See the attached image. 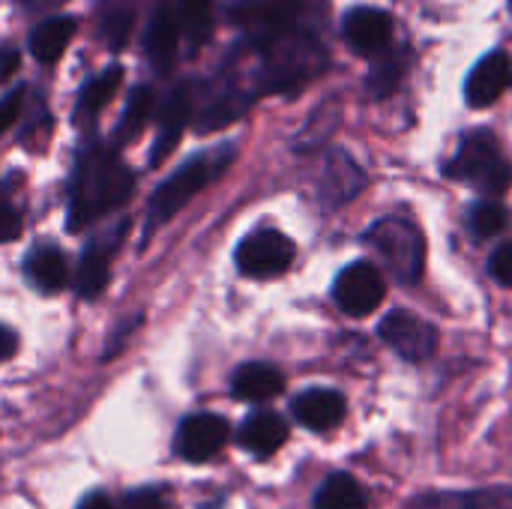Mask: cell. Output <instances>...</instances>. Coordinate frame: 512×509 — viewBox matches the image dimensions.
<instances>
[{
  "mask_svg": "<svg viewBox=\"0 0 512 509\" xmlns=\"http://www.w3.org/2000/svg\"><path fill=\"white\" fill-rule=\"evenodd\" d=\"M75 285H78V294L84 300H96L105 285H108V249L102 246H87L84 258H81V267H78V276H75Z\"/></svg>",
  "mask_w": 512,
  "mask_h": 509,
  "instance_id": "44dd1931",
  "label": "cell"
},
{
  "mask_svg": "<svg viewBox=\"0 0 512 509\" xmlns=\"http://www.w3.org/2000/svg\"><path fill=\"white\" fill-rule=\"evenodd\" d=\"M387 288H384V276L375 264L369 261H354L348 264L336 285H333V297L339 303V309L351 318H366L372 315L381 300H384Z\"/></svg>",
  "mask_w": 512,
  "mask_h": 509,
  "instance_id": "52a82bcc",
  "label": "cell"
},
{
  "mask_svg": "<svg viewBox=\"0 0 512 509\" xmlns=\"http://www.w3.org/2000/svg\"><path fill=\"white\" fill-rule=\"evenodd\" d=\"M378 333L408 363H423V360H429L438 351V330L429 321H423L420 315L405 312V309L390 312L381 321Z\"/></svg>",
  "mask_w": 512,
  "mask_h": 509,
  "instance_id": "ba28073f",
  "label": "cell"
},
{
  "mask_svg": "<svg viewBox=\"0 0 512 509\" xmlns=\"http://www.w3.org/2000/svg\"><path fill=\"white\" fill-rule=\"evenodd\" d=\"M285 441H288V423H285L279 414H273V411H258V414H252V417L243 423V429H240V444H243L252 456H258V459L273 456Z\"/></svg>",
  "mask_w": 512,
  "mask_h": 509,
  "instance_id": "9a60e30c",
  "label": "cell"
},
{
  "mask_svg": "<svg viewBox=\"0 0 512 509\" xmlns=\"http://www.w3.org/2000/svg\"><path fill=\"white\" fill-rule=\"evenodd\" d=\"M489 270H492V276H495L501 285L512 288V243H501V246L495 249V255H492V261H489Z\"/></svg>",
  "mask_w": 512,
  "mask_h": 509,
  "instance_id": "f1b7e54d",
  "label": "cell"
},
{
  "mask_svg": "<svg viewBox=\"0 0 512 509\" xmlns=\"http://www.w3.org/2000/svg\"><path fill=\"white\" fill-rule=\"evenodd\" d=\"M21 99H24V90H12L9 96L0 99V132H6V129L18 120V114H21Z\"/></svg>",
  "mask_w": 512,
  "mask_h": 509,
  "instance_id": "1f68e13d",
  "label": "cell"
},
{
  "mask_svg": "<svg viewBox=\"0 0 512 509\" xmlns=\"http://www.w3.org/2000/svg\"><path fill=\"white\" fill-rule=\"evenodd\" d=\"M246 105H249V96H243V93H225V96L213 99L198 117V132H213V129L234 123L246 111Z\"/></svg>",
  "mask_w": 512,
  "mask_h": 509,
  "instance_id": "d4e9b609",
  "label": "cell"
},
{
  "mask_svg": "<svg viewBox=\"0 0 512 509\" xmlns=\"http://www.w3.org/2000/svg\"><path fill=\"white\" fill-rule=\"evenodd\" d=\"M306 3L309 0H237L231 6V18L249 33L258 48H264L297 30V18L303 15Z\"/></svg>",
  "mask_w": 512,
  "mask_h": 509,
  "instance_id": "277c9868",
  "label": "cell"
},
{
  "mask_svg": "<svg viewBox=\"0 0 512 509\" xmlns=\"http://www.w3.org/2000/svg\"><path fill=\"white\" fill-rule=\"evenodd\" d=\"M78 509H117V507L111 504V498H108L105 492H90V495L78 504Z\"/></svg>",
  "mask_w": 512,
  "mask_h": 509,
  "instance_id": "d6a6232c",
  "label": "cell"
},
{
  "mask_svg": "<svg viewBox=\"0 0 512 509\" xmlns=\"http://www.w3.org/2000/svg\"><path fill=\"white\" fill-rule=\"evenodd\" d=\"M132 174L129 168L111 153V150H90L81 156L75 183H72V201H69V231H81L93 219L117 210L132 195Z\"/></svg>",
  "mask_w": 512,
  "mask_h": 509,
  "instance_id": "6da1fadb",
  "label": "cell"
},
{
  "mask_svg": "<svg viewBox=\"0 0 512 509\" xmlns=\"http://www.w3.org/2000/svg\"><path fill=\"white\" fill-rule=\"evenodd\" d=\"M120 84H123V69L120 66H108L105 72H99L96 78H90L84 84V90H81V102H78L81 114L96 117L114 99V93L120 90Z\"/></svg>",
  "mask_w": 512,
  "mask_h": 509,
  "instance_id": "7402d4cb",
  "label": "cell"
},
{
  "mask_svg": "<svg viewBox=\"0 0 512 509\" xmlns=\"http://www.w3.org/2000/svg\"><path fill=\"white\" fill-rule=\"evenodd\" d=\"M408 509H512V492H447L417 498Z\"/></svg>",
  "mask_w": 512,
  "mask_h": 509,
  "instance_id": "ac0fdd59",
  "label": "cell"
},
{
  "mask_svg": "<svg viewBox=\"0 0 512 509\" xmlns=\"http://www.w3.org/2000/svg\"><path fill=\"white\" fill-rule=\"evenodd\" d=\"M177 15L192 48H201L213 36V0H177Z\"/></svg>",
  "mask_w": 512,
  "mask_h": 509,
  "instance_id": "603a6c76",
  "label": "cell"
},
{
  "mask_svg": "<svg viewBox=\"0 0 512 509\" xmlns=\"http://www.w3.org/2000/svg\"><path fill=\"white\" fill-rule=\"evenodd\" d=\"M225 162H210L207 156H195L186 165H180L165 183H159V189L150 198V222L162 225L168 219H174L222 168Z\"/></svg>",
  "mask_w": 512,
  "mask_h": 509,
  "instance_id": "5b68a950",
  "label": "cell"
},
{
  "mask_svg": "<svg viewBox=\"0 0 512 509\" xmlns=\"http://www.w3.org/2000/svg\"><path fill=\"white\" fill-rule=\"evenodd\" d=\"M315 509H369L366 489L345 471L330 474L315 495Z\"/></svg>",
  "mask_w": 512,
  "mask_h": 509,
  "instance_id": "d6986e66",
  "label": "cell"
},
{
  "mask_svg": "<svg viewBox=\"0 0 512 509\" xmlns=\"http://www.w3.org/2000/svg\"><path fill=\"white\" fill-rule=\"evenodd\" d=\"M75 18L69 15H57V18H48L42 21L33 33H30V51L39 63H54L60 60V54L66 51V45L72 42L75 36Z\"/></svg>",
  "mask_w": 512,
  "mask_h": 509,
  "instance_id": "e0dca14e",
  "label": "cell"
},
{
  "mask_svg": "<svg viewBox=\"0 0 512 509\" xmlns=\"http://www.w3.org/2000/svg\"><path fill=\"white\" fill-rule=\"evenodd\" d=\"M21 234V213L0 192V243H9Z\"/></svg>",
  "mask_w": 512,
  "mask_h": 509,
  "instance_id": "f546056e",
  "label": "cell"
},
{
  "mask_svg": "<svg viewBox=\"0 0 512 509\" xmlns=\"http://www.w3.org/2000/svg\"><path fill=\"white\" fill-rule=\"evenodd\" d=\"M228 435H231V429H228L225 417L192 414L177 429V453L186 462H207L225 447Z\"/></svg>",
  "mask_w": 512,
  "mask_h": 509,
  "instance_id": "9c48e42d",
  "label": "cell"
},
{
  "mask_svg": "<svg viewBox=\"0 0 512 509\" xmlns=\"http://www.w3.org/2000/svg\"><path fill=\"white\" fill-rule=\"evenodd\" d=\"M294 255H297V249H294L291 237H285L282 231L264 228V231L249 234L240 243V249H237V267H240L243 276L270 279V276L285 273L294 264Z\"/></svg>",
  "mask_w": 512,
  "mask_h": 509,
  "instance_id": "8992f818",
  "label": "cell"
},
{
  "mask_svg": "<svg viewBox=\"0 0 512 509\" xmlns=\"http://www.w3.org/2000/svg\"><path fill=\"white\" fill-rule=\"evenodd\" d=\"M369 240L399 282L411 285L423 276L426 243H423V234L408 219L387 216V219L375 222L369 228Z\"/></svg>",
  "mask_w": 512,
  "mask_h": 509,
  "instance_id": "3957f363",
  "label": "cell"
},
{
  "mask_svg": "<svg viewBox=\"0 0 512 509\" xmlns=\"http://www.w3.org/2000/svg\"><path fill=\"white\" fill-rule=\"evenodd\" d=\"M150 114H153V90L150 87H135L132 96H129V102H126V111L120 117L117 138L120 141H135L144 132Z\"/></svg>",
  "mask_w": 512,
  "mask_h": 509,
  "instance_id": "cb8c5ba5",
  "label": "cell"
},
{
  "mask_svg": "<svg viewBox=\"0 0 512 509\" xmlns=\"http://www.w3.org/2000/svg\"><path fill=\"white\" fill-rule=\"evenodd\" d=\"M399 66L396 63H384V66H378L375 72H372V78H369V87L375 90V96L381 99V96H387L396 84H399Z\"/></svg>",
  "mask_w": 512,
  "mask_h": 509,
  "instance_id": "4dcf8cb0",
  "label": "cell"
},
{
  "mask_svg": "<svg viewBox=\"0 0 512 509\" xmlns=\"http://www.w3.org/2000/svg\"><path fill=\"white\" fill-rule=\"evenodd\" d=\"M180 15H177V6L171 3H159L147 21V33H144V51H147V60L153 63L156 72H168L174 66V57H177V42H180Z\"/></svg>",
  "mask_w": 512,
  "mask_h": 509,
  "instance_id": "30bf717a",
  "label": "cell"
},
{
  "mask_svg": "<svg viewBox=\"0 0 512 509\" xmlns=\"http://www.w3.org/2000/svg\"><path fill=\"white\" fill-rule=\"evenodd\" d=\"M447 174L471 183L483 195H504L512 186V165L492 132H471L450 159Z\"/></svg>",
  "mask_w": 512,
  "mask_h": 509,
  "instance_id": "7a4b0ae2",
  "label": "cell"
},
{
  "mask_svg": "<svg viewBox=\"0 0 512 509\" xmlns=\"http://www.w3.org/2000/svg\"><path fill=\"white\" fill-rule=\"evenodd\" d=\"M24 267H27L30 282H33L36 288H42V291H60V288L66 285V279H69L66 258H63L57 249H51V246L36 249V252L27 258Z\"/></svg>",
  "mask_w": 512,
  "mask_h": 509,
  "instance_id": "ffe728a7",
  "label": "cell"
},
{
  "mask_svg": "<svg viewBox=\"0 0 512 509\" xmlns=\"http://www.w3.org/2000/svg\"><path fill=\"white\" fill-rule=\"evenodd\" d=\"M393 36V18L372 6H357L345 15V39L357 54H381Z\"/></svg>",
  "mask_w": 512,
  "mask_h": 509,
  "instance_id": "8fae6325",
  "label": "cell"
},
{
  "mask_svg": "<svg viewBox=\"0 0 512 509\" xmlns=\"http://www.w3.org/2000/svg\"><path fill=\"white\" fill-rule=\"evenodd\" d=\"M129 33H132V12H129V9H114L111 15H105V21H102V36H105V42H108L114 51H120V48L126 45Z\"/></svg>",
  "mask_w": 512,
  "mask_h": 509,
  "instance_id": "4316f807",
  "label": "cell"
},
{
  "mask_svg": "<svg viewBox=\"0 0 512 509\" xmlns=\"http://www.w3.org/2000/svg\"><path fill=\"white\" fill-rule=\"evenodd\" d=\"M512 78V63L504 51H492L486 54L474 72L468 75V84H465V96L474 108H486L492 102L501 99V93L507 90Z\"/></svg>",
  "mask_w": 512,
  "mask_h": 509,
  "instance_id": "4fadbf2b",
  "label": "cell"
},
{
  "mask_svg": "<svg viewBox=\"0 0 512 509\" xmlns=\"http://www.w3.org/2000/svg\"><path fill=\"white\" fill-rule=\"evenodd\" d=\"M189 87L180 84L171 96H168V105L162 111V123H159V135L153 141V150H150V168H159L171 153L174 147L180 144L183 132H186V123H189Z\"/></svg>",
  "mask_w": 512,
  "mask_h": 509,
  "instance_id": "5bb4252c",
  "label": "cell"
},
{
  "mask_svg": "<svg viewBox=\"0 0 512 509\" xmlns=\"http://www.w3.org/2000/svg\"><path fill=\"white\" fill-rule=\"evenodd\" d=\"M294 411V420L312 432H330L336 429L342 420H345V396L336 393V390H324V387H315V390H306L294 399L291 405Z\"/></svg>",
  "mask_w": 512,
  "mask_h": 509,
  "instance_id": "7c38bea8",
  "label": "cell"
},
{
  "mask_svg": "<svg viewBox=\"0 0 512 509\" xmlns=\"http://www.w3.org/2000/svg\"><path fill=\"white\" fill-rule=\"evenodd\" d=\"M12 354H15V336L6 327H0V363L9 360Z\"/></svg>",
  "mask_w": 512,
  "mask_h": 509,
  "instance_id": "e575fe53",
  "label": "cell"
},
{
  "mask_svg": "<svg viewBox=\"0 0 512 509\" xmlns=\"http://www.w3.org/2000/svg\"><path fill=\"white\" fill-rule=\"evenodd\" d=\"M231 390L243 402H267L285 390V375L270 363H246L234 372Z\"/></svg>",
  "mask_w": 512,
  "mask_h": 509,
  "instance_id": "2e32d148",
  "label": "cell"
},
{
  "mask_svg": "<svg viewBox=\"0 0 512 509\" xmlns=\"http://www.w3.org/2000/svg\"><path fill=\"white\" fill-rule=\"evenodd\" d=\"M468 225H471V231L477 237H495V234H501L510 225V210L504 204L492 201V198L489 201H480V204L471 207Z\"/></svg>",
  "mask_w": 512,
  "mask_h": 509,
  "instance_id": "484cf974",
  "label": "cell"
},
{
  "mask_svg": "<svg viewBox=\"0 0 512 509\" xmlns=\"http://www.w3.org/2000/svg\"><path fill=\"white\" fill-rule=\"evenodd\" d=\"M15 69H18V54H15V51H3V54H0V81L12 78Z\"/></svg>",
  "mask_w": 512,
  "mask_h": 509,
  "instance_id": "836d02e7",
  "label": "cell"
},
{
  "mask_svg": "<svg viewBox=\"0 0 512 509\" xmlns=\"http://www.w3.org/2000/svg\"><path fill=\"white\" fill-rule=\"evenodd\" d=\"M120 509H165V498L159 489H135L120 501Z\"/></svg>",
  "mask_w": 512,
  "mask_h": 509,
  "instance_id": "83f0119b",
  "label": "cell"
}]
</instances>
